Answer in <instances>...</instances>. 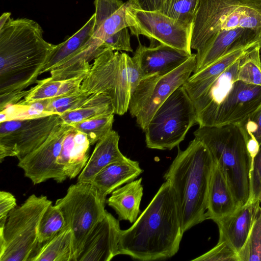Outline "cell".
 I'll list each match as a JSON object with an SVG mask.
<instances>
[{
	"mask_svg": "<svg viewBox=\"0 0 261 261\" xmlns=\"http://www.w3.org/2000/svg\"><path fill=\"white\" fill-rule=\"evenodd\" d=\"M35 21L10 18L0 29V111L16 104L36 83L57 45L45 41Z\"/></svg>",
	"mask_w": 261,
	"mask_h": 261,
	"instance_id": "obj_1",
	"label": "cell"
},
{
	"mask_svg": "<svg viewBox=\"0 0 261 261\" xmlns=\"http://www.w3.org/2000/svg\"><path fill=\"white\" fill-rule=\"evenodd\" d=\"M183 234L175 191L166 180L133 224L121 230L118 254L142 261L169 258Z\"/></svg>",
	"mask_w": 261,
	"mask_h": 261,
	"instance_id": "obj_2",
	"label": "cell"
},
{
	"mask_svg": "<svg viewBox=\"0 0 261 261\" xmlns=\"http://www.w3.org/2000/svg\"><path fill=\"white\" fill-rule=\"evenodd\" d=\"M214 161L207 147L195 138L177 154L164 175L174 190L183 233L205 220Z\"/></svg>",
	"mask_w": 261,
	"mask_h": 261,
	"instance_id": "obj_3",
	"label": "cell"
},
{
	"mask_svg": "<svg viewBox=\"0 0 261 261\" xmlns=\"http://www.w3.org/2000/svg\"><path fill=\"white\" fill-rule=\"evenodd\" d=\"M193 134L207 147L219 165L238 207L247 203L250 196L252 158L240 125L199 126Z\"/></svg>",
	"mask_w": 261,
	"mask_h": 261,
	"instance_id": "obj_4",
	"label": "cell"
},
{
	"mask_svg": "<svg viewBox=\"0 0 261 261\" xmlns=\"http://www.w3.org/2000/svg\"><path fill=\"white\" fill-rule=\"evenodd\" d=\"M142 79L132 57L106 49L94 59L81 89L90 94H107L114 114L121 116L128 111L130 98Z\"/></svg>",
	"mask_w": 261,
	"mask_h": 261,
	"instance_id": "obj_5",
	"label": "cell"
},
{
	"mask_svg": "<svg viewBox=\"0 0 261 261\" xmlns=\"http://www.w3.org/2000/svg\"><path fill=\"white\" fill-rule=\"evenodd\" d=\"M239 27L261 37V10L236 0H201L192 23L191 47L198 51L216 33Z\"/></svg>",
	"mask_w": 261,
	"mask_h": 261,
	"instance_id": "obj_6",
	"label": "cell"
},
{
	"mask_svg": "<svg viewBox=\"0 0 261 261\" xmlns=\"http://www.w3.org/2000/svg\"><path fill=\"white\" fill-rule=\"evenodd\" d=\"M51 203L46 196L33 194L9 213L0 229V261H29L38 244L40 221Z\"/></svg>",
	"mask_w": 261,
	"mask_h": 261,
	"instance_id": "obj_7",
	"label": "cell"
},
{
	"mask_svg": "<svg viewBox=\"0 0 261 261\" xmlns=\"http://www.w3.org/2000/svg\"><path fill=\"white\" fill-rule=\"evenodd\" d=\"M195 124L194 103L181 86L159 107L144 131L146 146L150 149L171 150L184 141Z\"/></svg>",
	"mask_w": 261,
	"mask_h": 261,
	"instance_id": "obj_8",
	"label": "cell"
},
{
	"mask_svg": "<svg viewBox=\"0 0 261 261\" xmlns=\"http://www.w3.org/2000/svg\"><path fill=\"white\" fill-rule=\"evenodd\" d=\"M106 201L92 184L80 182L71 185L66 195L56 200L55 204L64 217L65 227L72 232L74 261H77L89 234L104 218Z\"/></svg>",
	"mask_w": 261,
	"mask_h": 261,
	"instance_id": "obj_9",
	"label": "cell"
},
{
	"mask_svg": "<svg viewBox=\"0 0 261 261\" xmlns=\"http://www.w3.org/2000/svg\"><path fill=\"white\" fill-rule=\"evenodd\" d=\"M196 65V54H192L173 71L141 80L130 98L128 111L143 131L159 107L194 72Z\"/></svg>",
	"mask_w": 261,
	"mask_h": 261,
	"instance_id": "obj_10",
	"label": "cell"
},
{
	"mask_svg": "<svg viewBox=\"0 0 261 261\" xmlns=\"http://www.w3.org/2000/svg\"><path fill=\"white\" fill-rule=\"evenodd\" d=\"M63 122L58 114L1 122V162L8 156H15L20 161L39 147Z\"/></svg>",
	"mask_w": 261,
	"mask_h": 261,
	"instance_id": "obj_11",
	"label": "cell"
},
{
	"mask_svg": "<svg viewBox=\"0 0 261 261\" xmlns=\"http://www.w3.org/2000/svg\"><path fill=\"white\" fill-rule=\"evenodd\" d=\"M129 11L134 24L129 27L131 34L138 38L144 35L150 40L168 45L191 55L192 24L170 18L159 11L136 9L130 5Z\"/></svg>",
	"mask_w": 261,
	"mask_h": 261,
	"instance_id": "obj_12",
	"label": "cell"
},
{
	"mask_svg": "<svg viewBox=\"0 0 261 261\" xmlns=\"http://www.w3.org/2000/svg\"><path fill=\"white\" fill-rule=\"evenodd\" d=\"M72 127L64 122L58 125L39 147L19 161L17 166L34 185L50 179L62 183L67 178L57 160L64 137Z\"/></svg>",
	"mask_w": 261,
	"mask_h": 261,
	"instance_id": "obj_13",
	"label": "cell"
},
{
	"mask_svg": "<svg viewBox=\"0 0 261 261\" xmlns=\"http://www.w3.org/2000/svg\"><path fill=\"white\" fill-rule=\"evenodd\" d=\"M261 105V86L238 80L217 111L210 126L238 124Z\"/></svg>",
	"mask_w": 261,
	"mask_h": 261,
	"instance_id": "obj_14",
	"label": "cell"
},
{
	"mask_svg": "<svg viewBox=\"0 0 261 261\" xmlns=\"http://www.w3.org/2000/svg\"><path fill=\"white\" fill-rule=\"evenodd\" d=\"M119 221L106 211L87 238L77 261H110L119 255Z\"/></svg>",
	"mask_w": 261,
	"mask_h": 261,
	"instance_id": "obj_15",
	"label": "cell"
},
{
	"mask_svg": "<svg viewBox=\"0 0 261 261\" xmlns=\"http://www.w3.org/2000/svg\"><path fill=\"white\" fill-rule=\"evenodd\" d=\"M261 43V38L250 29L241 27L220 31L197 51L193 73L207 67L228 52L253 43Z\"/></svg>",
	"mask_w": 261,
	"mask_h": 261,
	"instance_id": "obj_16",
	"label": "cell"
},
{
	"mask_svg": "<svg viewBox=\"0 0 261 261\" xmlns=\"http://www.w3.org/2000/svg\"><path fill=\"white\" fill-rule=\"evenodd\" d=\"M191 55L161 43L147 47L139 41L132 58L143 79L169 73L183 64Z\"/></svg>",
	"mask_w": 261,
	"mask_h": 261,
	"instance_id": "obj_17",
	"label": "cell"
},
{
	"mask_svg": "<svg viewBox=\"0 0 261 261\" xmlns=\"http://www.w3.org/2000/svg\"><path fill=\"white\" fill-rule=\"evenodd\" d=\"M260 202L247 203L232 213L214 220L218 226V241L226 242L238 253L249 236L260 207Z\"/></svg>",
	"mask_w": 261,
	"mask_h": 261,
	"instance_id": "obj_18",
	"label": "cell"
},
{
	"mask_svg": "<svg viewBox=\"0 0 261 261\" xmlns=\"http://www.w3.org/2000/svg\"><path fill=\"white\" fill-rule=\"evenodd\" d=\"M90 146L87 136L73 126L67 133L57 163L67 178H74L81 173L90 156Z\"/></svg>",
	"mask_w": 261,
	"mask_h": 261,
	"instance_id": "obj_19",
	"label": "cell"
},
{
	"mask_svg": "<svg viewBox=\"0 0 261 261\" xmlns=\"http://www.w3.org/2000/svg\"><path fill=\"white\" fill-rule=\"evenodd\" d=\"M258 44L260 43L232 50L207 67L193 73L182 85L192 101L199 97L229 66Z\"/></svg>",
	"mask_w": 261,
	"mask_h": 261,
	"instance_id": "obj_20",
	"label": "cell"
},
{
	"mask_svg": "<svg viewBox=\"0 0 261 261\" xmlns=\"http://www.w3.org/2000/svg\"><path fill=\"white\" fill-rule=\"evenodd\" d=\"M119 139L118 133L112 129L96 143L86 165L78 175L77 182L91 184L105 167L127 158L119 148Z\"/></svg>",
	"mask_w": 261,
	"mask_h": 261,
	"instance_id": "obj_21",
	"label": "cell"
},
{
	"mask_svg": "<svg viewBox=\"0 0 261 261\" xmlns=\"http://www.w3.org/2000/svg\"><path fill=\"white\" fill-rule=\"evenodd\" d=\"M143 170L139 162L129 158L113 163L98 172L91 184L105 197L136 178Z\"/></svg>",
	"mask_w": 261,
	"mask_h": 261,
	"instance_id": "obj_22",
	"label": "cell"
},
{
	"mask_svg": "<svg viewBox=\"0 0 261 261\" xmlns=\"http://www.w3.org/2000/svg\"><path fill=\"white\" fill-rule=\"evenodd\" d=\"M238 206L226 179L214 161L211 174L205 220H214L228 215Z\"/></svg>",
	"mask_w": 261,
	"mask_h": 261,
	"instance_id": "obj_23",
	"label": "cell"
},
{
	"mask_svg": "<svg viewBox=\"0 0 261 261\" xmlns=\"http://www.w3.org/2000/svg\"><path fill=\"white\" fill-rule=\"evenodd\" d=\"M142 178L126 183L115 190L107 200L108 205L118 215V219L134 223L140 213V204L143 194Z\"/></svg>",
	"mask_w": 261,
	"mask_h": 261,
	"instance_id": "obj_24",
	"label": "cell"
},
{
	"mask_svg": "<svg viewBox=\"0 0 261 261\" xmlns=\"http://www.w3.org/2000/svg\"><path fill=\"white\" fill-rule=\"evenodd\" d=\"M106 49L86 43L81 49L51 70L50 76L63 81L86 76L91 67L90 62Z\"/></svg>",
	"mask_w": 261,
	"mask_h": 261,
	"instance_id": "obj_25",
	"label": "cell"
},
{
	"mask_svg": "<svg viewBox=\"0 0 261 261\" xmlns=\"http://www.w3.org/2000/svg\"><path fill=\"white\" fill-rule=\"evenodd\" d=\"M74 261L73 234L65 227L49 240L38 244L29 261Z\"/></svg>",
	"mask_w": 261,
	"mask_h": 261,
	"instance_id": "obj_26",
	"label": "cell"
},
{
	"mask_svg": "<svg viewBox=\"0 0 261 261\" xmlns=\"http://www.w3.org/2000/svg\"><path fill=\"white\" fill-rule=\"evenodd\" d=\"M95 19L94 13L79 30L64 42L57 44V46L41 70L40 74L50 72L85 44L93 33Z\"/></svg>",
	"mask_w": 261,
	"mask_h": 261,
	"instance_id": "obj_27",
	"label": "cell"
},
{
	"mask_svg": "<svg viewBox=\"0 0 261 261\" xmlns=\"http://www.w3.org/2000/svg\"><path fill=\"white\" fill-rule=\"evenodd\" d=\"M115 114L112 102L106 94H95L80 108L61 115L62 121L73 125L76 123L99 117Z\"/></svg>",
	"mask_w": 261,
	"mask_h": 261,
	"instance_id": "obj_28",
	"label": "cell"
},
{
	"mask_svg": "<svg viewBox=\"0 0 261 261\" xmlns=\"http://www.w3.org/2000/svg\"><path fill=\"white\" fill-rule=\"evenodd\" d=\"M130 4L126 2L114 14L99 23H95L93 33L87 43L101 47L103 42L110 36L124 28L134 24L129 11Z\"/></svg>",
	"mask_w": 261,
	"mask_h": 261,
	"instance_id": "obj_29",
	"label": "cell"
},
{
	"mask_svg": "<svg viewBox=\"0 0 261 261\" xmlns=\"http://www.w3.org/2000/svg\"><path fill=\"white\" fill-rule=\"evenodd\" d=\"M49 100H40L28 103L18 102L9 106L0 111V123L11 120L35 118L53 114L46 111Z\"/></svg>",
	"mask_w": 261,
	"mask_h": 261,
	"instance_id": "obj_30",
	"label": "cell"
},
{
	"mask_svg": "<svg viewBox=\"0 0 261 261\" xmlns=\"http://www.w3.org/2000/svg\"><path fill=\"white\" fill-rule=\"evenodd\" d=\"M260 45L257 44L241 58L238 72L239 80L261 86Z\"/></svg>",
	"mask_w": 261,
	"mask_h": 261,
	"instance_id": "obj_31",
	"label": "cell"
},
{
	"mask_svg": "<svg viewBox=\"0 0 261 261\" xmlns=\"http://www.w3.org/2000/svg\"><path fill=\"white\" fill-rule=\"evenodd\" d=\"M65 227V220L60 210L55 204H50L40 221L38 230V244L49 240Z\"/></svg>",
	"mask_w": 261,
	"mask_h": 261,
	"instance_id": "obj_32",
	"label": "cell"
},
{
	"mask_svg": "<svg viewBox=\"0 0 261 261\" xmlns=\"http://www.w3.org/2000/svg\"><path fill=\"white\" fill-rule=\"evenodd\" d=\"M200 1L165 0L158 11L174 19L192 24Z\"/></svg>",
	"mask_w": 261,
	"mask_h": 261,
	"instance_id": "obj_33",
	"label": "cell"
},
{
	"mask_svg": "<svg viewBox=\"0 0 261 261\" xmlns=\"http://www.w3.org/2000/svg\"><path fill=\"white\" fill-rule=\"evenodd\" d=\"M114 114L103 116L85 120L73 126L85 134L91 145H93L112 130Z\"/></svg>",
	"mask_w": 261,
	"mask_h": 261,
	"instance_id": "obj_34",
	"label": "cell"
},
{
	"mask_svg": "<svg viewBox=\"0 0 261 261\" xmlns=\"http://www.w3.org/2000/svg\"><path fill=\"white\" fill-rule=\"evenodd\" d=\"M238 124L245 134L247 149L252 160L261 144V105Z\"/></svg>",
	"mask_w": 261,
	"mask_h": 261,
	"instance_id": "obj_35",
	"label": "cell"
},
{
	"mask_svg": "<svg viewBox=\"0 0 261 261\" xmlns=\"http://www.w3.org/2000/svg\"><path fill=\"white\" fill-rule=\"evenodd\" d=\"M238 255L239 261H261V207L249 236Z\"/></svg>",
	"mask_w": 261,
	"mask_h": 261,
	"instance_id": "obj_36",
	"label": "cell"
},
{
	"mask_svg": "<svg viewBox=\"0 0 261 261\" xmlns=\"http://www.w3.org/2000/svg\"><path fill=\"white\" fill-rule=\"evenodd\" d=\"M91 95L81 90L71 94L51 98L46 111L50 114H61L77 109L83 105Z\"/></svg>",
	"mask_w": 261,
	"mask_h": 261,
	"instance_id": "obj_37",
	"label": "cell"
},
{
	"mask_svg": "<svg viewBox=\"0 0 261 261\" xmlns=\"http://www.w3.org/2000/svg\"><path fill=\"white\" fill-rule=\"evenodd\" d=\"M36 86L28 90L26 96L18 102L28 103L37 100L51 99L56 96L62 81L54 79L51 76L37 80Z\"/></svg>",
	"mask_w": 261,
	"mask_h": 261,
	"instance_id": "obj_38",
	"label": "cell"
},
{
	"mask_svg": "<svg viewBox=\"0 0 261 261\" xmlns=\"http://www.w3.org/2000/svg\"><path fill=\"white\" fill-rule=\"evenodd\" d=\"M192 261H239L238 253L226 242L218 241L208 251L192 260Z\"/></svg>",
	"mask_w": 261,
	"mask_h": 261,
	"instance_id": "obj_39",
	"label": "cell"
},
{
	"mask_svg": "<svg viewBox=\"0 0 261 261\" xmlns=\"http://www.w3.org/2000/svg\"><path fill=\"white\" fill-rule=\"evenodd\" d=\"M250 196L248 203L261 202V144L252 160L250 172Z\"/></svg>",
	"mask_w": 261,
	"mask_h": 261,
	"instance_id": "obj_40",
	"label": "cell"
},
{
	"mask_svg": "<svg viewBox=\"0 0 261 261\" xmlns=\"http://www.w3.org/2000/svg\"><path fill=\"white\" fill-rule=\"evenodd\" d=\"M128 29L124 28L110 36L103 42L101 47L113 50L133 52Z\"/></svg>",
	"mask_w": 261,
	"mask_h": 261,
	"instance_id": "obj_41",
	"label": "cell"
},
{
	"mask_svg": "<svg viewBox=\"0 0 261 261\" xmlns=\"http://www.w3.org/2000/svg\"><path fill=\"white\" fill-rule=\"evenodd\" d=\"M16 206V199L12 193L0 192V229L4 227L9 213Z\"/></svg>",
	"mask_w": 261,
	"mask_h": 261,
	"instance_id": "obj_42",
	"label": "cell"
},
{
	"mask_svg": "<svg viewBox=\"0 0 261 261\" xmlns=\"http://www.w3.org/2000/svg\"><path fill=\"white\" fill-rule=\"evenodd\" d=\"M85 77L86 76H81L62 81L56 97L71 94L80 91L82 82Z\"/></svg>",
	"mask_w": 261,
	"mask_h": 261,
	"instance_id": "obj_43",
	"label": "cell"
},
{
	"mask_svg": "<svg viewBox=\"0 0 261 261\" xmlns=\"http://www.w3.org/2000/svg\"><path fill=\"white\" fill-rule=\"evenodd\" d=\"M165 0H148L145 10L158 11Z\"/></svg>",
	"mask_w": 261,
	"mask_h": 261,
	"instance_id": "obj_44",
	"label": "cell"
},
{
	"mask_svg": "<svg viewBox=\"0 0 261 261\" xmlns=\"http://www.w3.org/2000/svg\"><path fill=\"white\" fill-rule=\"evenodd\" d=\"M148 0H128V3L134 8L145 10Z\"/></svg>",
	"mask_w": 261,
	"mask_h": 261,
	"instance_id": "obj_45",
	"label": "cell"
},
{
	"mask_svg": "<svg viewBox=\"0 0 261 261\" xmlns=\"http://www.w3.org/2000/svg\"><path fill=\"white\" fill-rule=\"evenodd\" d=\"M241 3L252 6L261 10V0H236Z\"/></svg>",
	"mask_w": 261,
	"mask_h": 261,
	"instance_id": "obj_46",
	"label": "cell"
},
{
	"mask_svg": "<svg viewBox=\"0 0 261 261\" xmlns=\"http://www.w3.org/2000/svg\"><path fill=\"white\" fill-rule=\"evenodd\" d=\"M11 13H3L0 17V29L2 28L10 18Z\"/></svg>",
	"mask_w": 261,
	"mask_h": 261,
	"instance_id": "obj_47",
	"label": "cell"
},
{
	"mask_svg": "<svg viewBox=\"0 0 261 261\" xmlns=\"http://www.w3.org/2000/svg\"><path fill=\"white\" fill-rule=\"evenodd\" d=\"M259 53H260V61H261V45H260V47Z\"/></svg>",
	"mask_w": 261,
	"mask_h": 261,
	"instance_id": "obj_48",
	"label": "cell"
}]
</instances>
